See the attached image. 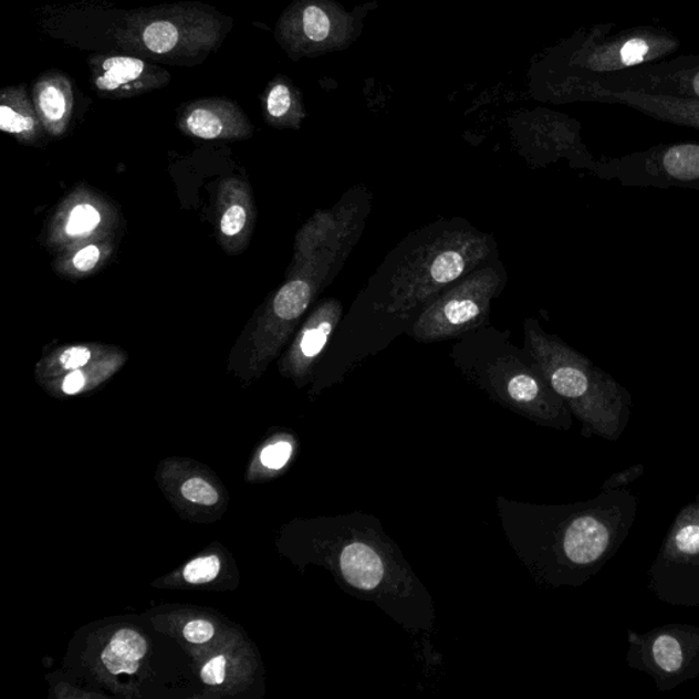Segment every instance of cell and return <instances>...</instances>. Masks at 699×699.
Segmentation results:
<instances>
[{"instance_id":"cell-16","label":"cell","mask_w":699,"mask_h":699,"mask_svg":"<svg viewBox=\"0 0 699 699\" xmlns=\"http://www.w3.org/2000/svg\"><path fill=\"white\" fill-rule=\"evenodd\" d=\"M116 223L118 217L102 196L91 190H75L52 218L46 244L63 253L81 243L109 238Z\"/></svg>"},{"instance_id":"cell-10","label":"cell","mask_w":699,"mask_h":699,"mask_svg":"<svg viewBox=\"0 0 699 699\" xmlns=\"http://www.w3.org/2000/svg\"><path fill=\"white\" fill-rule=\"evenodd\" d=\"M376 3L347 11L334 0H294L279 20L275 36L291 60L342 51L359 38Z\"/></svg>"},{"instance_id":"cell-5","label":"cell","mask_w":699,"mask_h":699,"mask_svg":"<svg viewBox=\"0 0 699 699\" xmlns=\"http://www.w3.org/2000/svg\"><path fill=\"white\" fill-rule=\"evenodd\" d=\"M492 250V238L470 226H450L425 237L389 278L384 311L409 317L482 267Z\"/></svg>"},{"instance_id":"cell-21","label":"cell","mask_w":699,"mask_h":699,"mask_svg":"<svg viewBox=\"0 0 699 699\" xmlns=\"http://www.w3.org/2000/svg\"><path fill=\"white\" fill-rule=\"evenodd\" d=\"M593 103L622 104L666 124L690 127L699 132V102L689 98L651 96L645 93H597Z\"/></svg>"},{"instance_id":"cell-30","label":"cell","mask_w":699,"mask_h":699,"mask_svg":"<svg viewBox=\"0 0 699 699\" xmlns=\"http://www.w3.org/2000/svg\"><path fill=\"white\" fill-rule=\"evenodd\" d=\"M182 494L190 502L212 505L218 502L219 494L212 486L201 479L186 481L182 487Z\"/></svg>"},{"instance_id":"cell-4","label":"cell","mask_w":699,"mask_h":699,"mask_svg":"<svg viewBox=\"0 0 699 699\" xmlns=\"http://www.w3.org/2000/svg\"><path fill=\"white\" fill-rule=\"evenodd\" d=\"M524 353L582 425L581 435L617 441L630 422L633 396L608 372L535 319L524 320Z\"/></svg>"},{"instance_id":"cell-22","label":"cell","mask_w":699,"mask_h":699,"mask_svg":"<svg viewBox=\"0 0 699 699\" xmlns=\"http://www.w3.org/2000/svg\"><path fill=\"white\" fill-rule=\"evenodd\" d=\"M34 107L44 131L51 137H61L69 129L74 108L73 85L61 72H46L32 87Z\"/></svg>"},{"instance_id":"cell-6","label":"cell","mask_w":699,"mask_h":699,"mask_svg":"<svg viewBox=\"0 0 699 699\" xmlns=\"http://www.w3.org/2000/svg\"><path fill=\"white\" fill-rule=\"evenodd\" d=\"M358 237L327 244L311 253L294 250L288 278L261 312L249 342L252 369L264 371L307 312L312 302L341 270Z\"/></svg>"},{"instance_id":"cell-8","label":"cell","mask_w":699,"mask_h":699,"mask_svg":"<svg viewBox=\"0 0 699 699\" xmlns=\"http://www.w3.org/2000/svg\"><path fill=\"white\" fill-rule=\"evenodd\" d=\"M470 375L487 394L517 415L541 427L573 428L574 416L567 405L553 392L526 353L523 357L512 353L498 355Z\"/></svg>"},{"instance_id":"cell-24","label":"cell","mask_w":699,"mask_h":699,"mask_svg":"<svg viewBox=\"0 0 699 699\" xmlns=\"http://www.w3.org/2000/svg\"><path fill=\"white\" fill-rule=\"evenodd\" d=\"M261 103L267 124L278 129H300L305 119L301 93L284 75H278L268 84Z\"/></svg>"},{"instance_id":"cell-17","label":"cell","mask_w":699,"mask_h":699,"mask_svg":"<svg viewBox=\"0 0 699 699\" xmlns=\"http://www.w3.org/2000/svg\"><path fill=\"white\" fill-rule=\"evenodd\" d=\"M90 66L93 87L108 98L136 97L160 90L171 81L166 69L129 55H96Z\"/></svg>"},{"instance_id":"cell-26","label":"cell","mask_w":699,"mask_h":699,"mask_svg":"<svg viewBox=\"0 0 699 699\" xmlns=\"http://www.w3.org/2000/svg\"><path fill=\"white\" fill-rule=\"evenodd\" d=\"M114 243L109 238L79 244L60 253L54 270L69 279H84L101 268L113 253Z\"/></svg>"},{"instance_id":"cell-28","label":"cell","mask_w":699,"mask_h":699,"mask_svg":"<svg viewBox=\"0 0 699 699\" xmlns=\"http://www.w3.org/2000/svg\"><path fill=\"white\" fill-rule=\"evenodd\" d=\"M147 654V643L136 632L121 630L111 639L104 649L102 660L108 671L114 675L136 674L138 661Z\"/></svg>"},{"instance_id":"cell-14","label":"cell","mask_w":699,"mask_h":699,"mask_svg":"<svg viewBox=\"0 0 699 699\" xmlns=\"http://www.w3.org/2000/svg\"><path fill=\"white\" fill-rule=\"evenodd\" d=\"M645 93L699 102V55L646 63L599 80L576 93L573 103L591 102L597 93Z\"/></svg>"},{"instance_id":"cell-33","label":"cell","mask_w":699,"mask_h":699,"mask_svg":"<svg viewBox=\"0 0 699 699\" xmlns=\"http://www.w3.org/2000/svg\"><path fill=\"white\" fill-rule=\"evenodd\" d=\"M213 626L206 620H194L186 625L185 638L191 644H206L213 637Z\"/></svg>"},{"instance_id":"cell-3","label":"cell","mask_w":699,"mask_h":699,"mask_svg":"<svg viewBox=\"0 0 699 699\" xmlns=\"http://www.w3.org/2000/svg\"><path fill=\"white\" fill-rule=\"evenodd\" d=\"M615 23L582 29L544 52L534 63L532 91L540 101L573 103L584 87L623 70L663 61L680 49V40L661 27H635L611 33Z\"/></svg>"},{"instance_id":"cell-2","label":"cell","mask_w":699,"mask_h":699,"mask_svg":"<svg viewBox=\"0 0 699 699\" xmlns=\"http://www.w3.org/2000/svg\"><path fill=\"white\" fill-rule=\"evenodd\" d=\"M325 561L343 591L376 604L406 630L434 627L432 596L375 517L354 512L327 523Z\"/></svg>"},{"instance_id":"cell-27","label":"cell","mask_w":699,"mask_h":699,"mask_svg":"<svg viewBox=\"0 0 699 699\" xmlns=\"http://www.w3.org/2000/svg\"><path fill=\"white\" fill-rule=\"evenodd\" d=\"M127 358H129V355H127L125 349L115 347L113 352L96 359L95 363L61 376L60 382H54V386H58L62 394L69 396L81 394L92 384L107 380L109 376H113L115 372H118L124 366Z\"/></svg>"},{"instance_id":"cell-23","label":"cell","mask_w":699,"mask_h":699,"mask_svg":"<svg viewBox=\"0 0 699 699\" xmlns=\"http://www.w3.org/2000/svg\"><path fill=\"white\" fill-rule=\"evenodd\" d=\"M0 131L21 144L33 145L43 138L44 126L25 85L9 86L0 93Z\"/></svg>"},{"instance_id":"cell-25","label":"cell","mask_w":699,"mask_h":699,"mask_svg":"<svg viewBox=\"0 0 699 699\" xmlns=\"http://www.w3.org/2000/svg\"><path fill=\"white\" fill-rule=\"evenodd\" d=\"M115 346L103 343H79V345L62 346L54 349L38 364V375L44 377H61L67 373L95 363L96 359L113 352Z\"/></svg>"},{"instance_id":"cell-15","label":"cell","mask_w":699,"mask_h":699,"mask_svg":"<svg viewBox=\"0 0 699 699\" xmlns=\"http://www.w3.org/2000/svg\"><path fill=\"white\" fill-rule=\"evenodd\" d=\"M524 147L540 165L563 159L574 170L592 174L597 161L582 139L580 122L547 109L524 118Z\"/></svg>"},{"instance_id":"cell-32","label":"cell","mask_w":699,"mask_h":699,"mask_svg":"<svg viewBox=\"0 0 699 699\" xmlns=\"http://www.w3.org/2000/svg\"><path fill=\"white\" fill-rule=\"evenodd\" d=\"M645 474V465L638 463L626 470L617 471L607 481H604L602 491H615V489L626 488Z\"/></svg>"},{"instance_id":"cell-29","label":"cell","mask_w":699,"mask_h":699,"mask_svg":"<svg viewBox=\"0 0 699 699\" xmlns=\"http://www.w3.org/2000/svg\"><path fill=\"white\" fill-rule=\"evenodd\" d=\"M220 561L217 556L198 557L185 567V580L189 584H207L219 575Z\"/></svg>"},{"instance_id":"cell-7","label":"cell","mask_w":699,"mask_h":699,"mask_svg":"<svg viewBox=\"0 0 699 699\" xmlns=\"http://www.w3.org/2000/svg\"><path fill=\"white\" fill-rule=\"evenodd\" d=\"M223 17L194 3L138 11L118 33L125 49L167 62L198 63L220 45Z\"/></svg>"},{"instance_id":"cell-13","label":"cell","mask_w":699,"mask_h":699,"mask_svg":"<svg viewBox=\"0 0 699 699\" xmlns=\"http://www.w3.org/2000/svg\"><path fill=\"white\" fill-rule=\"evenodd\" d=\"M627 188L699 191V143L658 144L620 157L596 161L592 173Z\"/></svg>"},{"instance_id":"cell-34","label":"cell","mask_w":699,"mask_h":699,"mask_svg":"<svg viewBox=\"0 0 699 699\" xmlns=\"http://www.w3.org/2000/svg\"><path fill=\"white\" fill-rule=\"evenodd\" d=\"M226 677V658L225 656H218L212 658L211 661L202 668L201 679L204 684L217 686L225 681Z\"/></svg>"},{"instance_id":"cell-18","label":"cell","mask_w":699,"mask_h":699,"mask_svg":"<svg viewBox=\"0 0 699 699\" xmlns=\"http://www.w3.org/2000/svg\"><path fill=\"white\" fill-rule=\"evenodd\" d=\"M179 129L186 136L215 142V139H247L253 136V125L241 107L221 97L201 98L180 111Z\"/></svg>"},{"instance_id":"cell-31","label":"cell","mask_w":699,"mask_h":699,"mask_svg":"<svg viewBox=\"0 0 699 699\" xmlns=\"http://www.w3.org/2000/svg\"><path fill=\"white\" fill-rule=\"evenodd\" d=\"M293 453V447L288 441H278L275 445L268 446L261 452V462L268 469H282Z\"/></svg>"},{"instance_id":"cell-1","label":"cell","mask_w":699,"mask_h":699,"mask_svg":"<svg viewBox=\"0 0 699 699\" xmlns=\"http://www.w3.org/2000/svg\"><path fill=\"white\" fill-rule=\"evenodd\" d=\"M499 507L507 538L535 578L552 587H578L625 544L638 500L622 488L581 503Z\"/></svg>"},{"instance_id":"cell-12","label":"cell","mask_w":699,"mask_h":699,"mask_svg":"<svg viewBox=\"0 0 699 699\" xmlns=\"http://www.w3.org/2000/svg\"><path fill=\"white\" fill-rule=\"evenodd\" d=\"M626 661L649 675L656 689L668 692L699 677V627L668 623L648 633H627Z\"/></svg>"},{"instance_id":"cell-20","label":"cell","mask_w":699,"mask_h":699,"mask_svg":"<svg viewBox=\"0 0 699 699\" xmlns=\"http://www.w3.org/2000/svg\"><path fill=\"white\" fill-rule=\"evenodd\" d=\"M218 202L219 242L227 253H240L248 247L254 229L252 190L243 179H225L220 185Z\"/></svg>"},{"instance_id":"cell-19","label":"cell","mask_w":699,"mask_h":699,"mask_svg":"<svg viewBox=\"0 0 699 699\" xmlns=\"http://www.w3.org/2000/svg\"><path fill=\"white\" fill-rule=\"evenodd\" d=\"M342 314V304L335 299L325 300L314 309L283 355L281 369L285 375L299 380L311 375L340 324Z\"/></svg>"},{"instance_id":"cell-9","label":"cell","mask_w":699,"mask_h":699,"mask_svg":"<svg viewBox=\"0 0 699 699\" xmlns=\"http://www.w3.org/2000/svg\"><path fill=\"white\" fill-rule=\"evenodd\" d=\"M507 275L502 264L480 267L460 279L425 306L413 325L418 342L452 340L488 322L492 301L504 289Z\"/></svg>"},{"instance_id":"cell-11","label":"cell","mask_w":699,"mask_h":699,"mask_svg":"<svg viewBox=\"0 0 699 699\" xmlns=\"http://www.w3.org/2000/svg\"><path fill=\"white\" fill-rule=\"evenodd\" d=\"M649 591L674 607H699V494L681 509L648 571Z\"/></svg>"}]
</instances>
